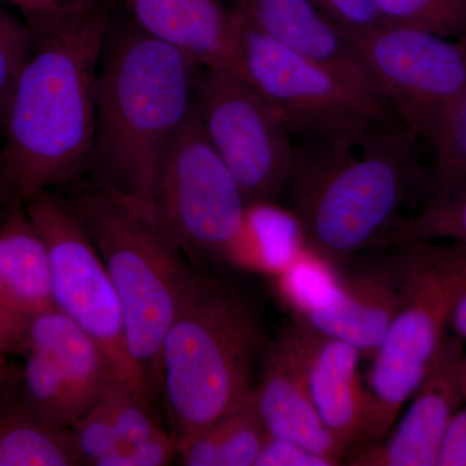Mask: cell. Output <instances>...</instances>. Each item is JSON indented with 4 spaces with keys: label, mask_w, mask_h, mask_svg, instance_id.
<instances>
[{
    "label": "cell",
    "mask_w": 466,
    "mask_h": 466,
    "mask_svg": "<svg viewBox=\"0 0 466 466\" xmlns=\"http://www.w3.org/2000/svg\"><path fill=\"white\" fill-rule=\"evenodd\" d=\"M343 30H364L381 24L373 0H312Z\"/></svg>",
    "instance_id": "1f68e13d"
},
{
    "label": "cell",
    "mask_w": 466,
    "mask_h": 466,
    "mask_svg": "<svg viewBox=\"0 0 466 466\" xmlns=\"http://www.w3.org/2000/svg\"><path fill=\"white\" fill-rule=\"evenodd\" d=\"M231 5L269 38L386 103L349 36L312 0H232Z\"/></svg>",
    "instance_id": "9a60e30c"
},
{
    "label": "cell",
    "mask_w": 466,
    "mask_h": 466,
    "mask_svg": "<svg viewBox=\"0 0 466 466\" xmlns=\"http://www.w3.org/2000/svg\"><path fill=\"white\" fill-rule=\"evenodd\" d=\"M11 351V342H9L7 330L0 324V352Z\"/></svg>",
    "instance_id": "8d00e7d4"
},
{
    "label": "cell",
    "mask_w": 466,
    "mask_h": 466,
    "mask_svg": "<svg viewBox=\"0 0 466 466\" xmlns=\"http://www.w3.org/2000/svg\"><path fill=\"white\" fill-rule=\"evenodd\" d=\"M269 339L244 291L196 269L161 350L159 394L177 455L250 400Z\"/></svg>",
    "instance_id": "277c9868"
},
{
    "label": "cell",
    "mask_w": 466,
    "mask_h": 466,
    "mask_svg": "<svg viewBox=\"0 0 466 466\" xmlns=\"http://www.w3.org/2000/svg\"><path fill=\"white\" fill-rule=\"evenodd\" d=\"M195 109L247 204L278 201L294 159L291 134L280 116L231 70L208 67L198 76Z\"/></svg>",
    "instance_id": "8fae6325"
},
{
    "label": "cell",
    "mask_w": 466,
    "mask_h": 466,
    "mask_svg": "<svg viewBox=\"0 0 466 466\" xmlns=\"http://www.w3.org/2000/svg\"><path fill=\"white\" fill-rule=\"evenodd\" d=\"M438 466H466V408L456 410L441 440Z\"/></svg>",
    "instance_id": "836d02e7"
},
{
    "label": "cell",
    "mask_w": 466,
    "mask_h": 466,
    "mask_svg": "<svg viewBox=\"0 0 466 466\" xmlns=\"http://www.w3.org/2000/svg\"><path fill=\"white\" fill-rule=\"evenodd\" d=\"M296 216L276 201L247 204L240 228L223 253L229 265L275 278L305 249Z\"/></svg>",
    "instance_id": "ffe728a7"
},
{
    "label": "cell",
    "mask_w": 466,
    "mask_h": 466,
    "mask_svg": "<svg viewBox=\"0 0 466 466\" xmlns=\"http://www.w3.org/2000/svg\"><path fill=\"white\" fill-rule=\"evenodd\" d=\"M274 280L276 290L285 305L289 306L291 315L299 317L323 305L332 296L339 269L306 247Z\"/></svg>",
    "instance_id": "cb8c5ba5"
},
{
    "label": "cell",
    "mask_w": 466,
    "mask_h": 466,
    "mask_svg": "<svg viewBox=\"0 0 466 466\" xmlns=\"http://www.w3.org/2000/svg\"><path fill=\"white\" fill-rule=\"evenodd\" d=\"M460 385H461L462 398H464V401H466V352H464L461 368H460Z\"/></svg>",
    "instance_id": "d590c367"
},
{
    "label": "cell",
    "mask_w": 466,
    "mask_h": 466,
    "mask_svg": "<svg viewBox=\"0 0 466 466\" xmlns=\"http://www.w3.org/2000/svg\"><path fill=\"white\" fill-rule=\"evenodd\" d=\"M61 2L70 11H82V9L95 7V5H99L108 0H61Z\"/></svg>",
    "instance_id": "e575fe53"
},
{
    "label": "cell",
    "mask_w": 466,
    "mask_h": 466,
    "mask_svg": "<svg viewBox=\"0 0 466 466\" xmlns=\"http://www.w3.org/2000/svg\"><path fill=\"white\" fill-rule=\"evenodd\" d=\"M17 398L52 424L70 429L81 419L69 386L45 355L25 351V364L17 380Z\"/></svg>",
    "instance_id": "603a6c76"
},
{
    "label": "cell",
    "mask_w": 466,
    "mask_h": 466,
    "mask_svg": "<svg viewBox=\"0 0 466 466\" xmlns=\"http://www.w3.org/2000/svg\"><path fill=\"white\" fill-rule=\"evenodd\" d=\"M110 23L104 2L32 32V51L12 92L0 150V186L12 201L25 204L90 167L97 69Z\"/></svg>",
    "instance_id": "6da1fadb"
},
{
    "label": "cell",
    "mask_w": 466,
    "mask_h": 466,
    "mask_svg": "<svg viewBox=\"0 0 466 466\" xmlns=\"http://www.w3.org/2000/svg\"><path fill=\"white\" fill-rule=\"evenodd\" d=\"M51 309L47 247L24 204L14 202L0 225V319L21 327Z\"/></svg>",
    "instance_id": "d6986e66"
},
{
    "label": "cell",
    "mask_w": 466,
    "mask_h": 466,
    "mask_svg": "<svg viewBox=\"0 0 466 466\" xmlns=\"http://www.w3.org/2000/svg\"><path fill=\"white\" fill-rule=\"evenodd\" d=\"M20 350L50 359L69 386L81 417L118 381L99 343L56 309L26 319Z\"/></svg>",
    "instance_id": "ac0fdd59"
},
{
    "label": "cell",
    "mask_w": 466,
    "mask_h": 466,
    "mask_svg": "<svg viewBox=\"0 0 466 466\" xmlns=\"http://www.w3.org/2000/svg\"><path fill=\"white\" fill-rule=\"evenodd\" d=\"M3 379H5V376H3V370L2 367H0V382L3 381Z\"/></svg>",
    "instance_id": "f35d334b"
},
{
    "label": "cell",
    "mask_w": 466,
    "mask_h": 466,
    "mask_svg": "<svg viewBox=\"0 0 466 466\" xmlns=\"http://www.w3.org/2000/svg\"><path fill=\"white\" fill-rule=\"evenodd\" d=\"M245 208L240 187L193 109L156 174V220L188 258H222L240 228Z\"/></svg>",
    "instance_id": "30bf717a"
},
{
    "label": "cell",
    "mask_w": 466,
    "mask_h": 466,
    "mask_svg": "<svg viewBox=\"0 0 466 466\" xmlns=\"http://www.w3.org/2000/svg\"><path fill=\"white\" fill-rule=\"evenodd\" d=\"M24 207L47 247L55 309L99 343L119 382L152 401L128 351L115 285L72 204L46 191Z\"/></svg>",
    "instance_id": "9c48e42d"
},
{
    "label": "cell",
    "mask_w": 466,
    "mask_h": 466,
    "mask_svg": "<svg viewBox=\"0 0 466 466\" xmlns=\"http://www.w3.org/2000/svg\"><path fill=\"white\" fill-rule=\"evenodd\" d=\"M428 195L466 180V88L434 144Z\"/></svg>",
    "instance_id": "4316f807"
},
{
    "label": "cell",
    "mask_w": 466,
    "mask_h": 466,
    "mask_svg": "<svg viewBox=\"0 0 466 466\" xmlns=\"http://www.w3.org/2000/svg\"><path fill=\"white\" fill-rule=\"evenodd\" d=\"M106 263L124 312L126 339L150 400L161 388V350L195 275L157 220L121 193L97 186L70 202Z\"/></svg>",
    "instance_id": "5b68a950"
},
{
    "label": "cell",
    "mask_w": 466,
    "mask_h": 466,
    "mask_svg": "<svg viewBox=\"0 0 466 466\" xmlns=\"http://www.w3.org/2000/svg\"><path fill=\"white\" fill-rule=\"evenodd\" d=\"M177 456V444L167 429L128 446H119L96 466H164Z\"/></svg>",
    "instance_id": "4dcf8cb0"
},
{
    "label": "cell",
    "mask_w": 466,
    "mask_h": 466,
    "mask_svg": "<svg viewBox=\"0 0 466 466\" xmlns=\"http://www.w3.org/2000/svg\"><path fill=\"white\" fill-rule=\"evenodd\" d=\"M381 24L459 38L466 33V0H373Z\"/></svg>",
    "instance_id": "d4e9b609"
},
{
    "label": "cell",
    "mask_w": 466,
    "mask_h": 466,
    "mask_svg": "<svg viewBox=\"0 0 466 466\" xmlns=\"http://www.w3.org/2000/svg\"><path fill=\"white\" fill-rule=\"evenodd\" d=\"M339 465L324 456L309 452L294 441L268 434L256 466H334Z\"/></svg>",
    "instance_id": "d6a6232c"
},
{
    "label": "cell",
    "mask_w": 466,
    "mask_h": 466,
    "mask_svg": "<svg viewBox=\"0 0 466 466\" xmlns=\"http://www.w3.org/2000/svg\"><path fill=\"white\" fill-rule=\"evenodd\" d=\"M291 323L305 358L312 403L346 458L360 441L370 415V394L359 375L361 354L303 321Z\"/></svg>",
    "instance_id": "2e32d148"
},
{
    "label": "cell",
    "mask_w": 466,
    "mask_h": 466,
    "mask_svg": "<svg viewBox=\"0 0 466 466\" xmlns=\"http://www.w3.org/2000/svg\"><path fill=\"white\" fill-rule=\"evenodd\" d=\"M415 137L397 122L294 147L287 188L306 247L334 268L380 247L417 193L428 192Z\"/></svg>",
    "instance_id": "7a4b0ae2"
},
{
    "label": "cell",
    "mask_w": 466,
    "mask_h": 466,
    "mask_svg": "<svg viewBox=\"0 0 466 466\" xmlns=\"http://www.w3.org/2000/svg\"><path fill=\"white\" fill-rule=\"evenodd\" d=\"M222 466H256L268 431L259 415L254 395L223 417Z\"/></svg>",
    "instance_id": "484cf974"
},
{
    "label": "cell",
    "mask_w": 466,
    "mask_h": 466,
    "mask_svg": "<svg viewBox=\"0 0 466 466\" xmlns=\"http://www.w3.org/2000/svg\"><path fill=\"white\" fill-rule=\"evenodd\" d=\"M70 434L82 465L96 466L101 459L118 449V435L106 395L70 428Z\"/></svg>",
    "instance_id": "f546056e"
},
{
    "label": "cell",
    "mask_w": 466,
    "mask_h": 466,
    "mask_svg": "<svg viewBox=\"0 0 466 466\" xmlns=\"http://www.w3.org/2000/svg\"><path fill=\"white\" fill-rule=\"evenodd\" d=\"M401 274L400 308L372 359L370 415L355 455L390 431L440 350L451 312L466 281V247L447 241L395 245Z\"/></svg>",
    "instance_id": "8992f818"
},
{
    "label": "cell",
    "mask_w": 466,
    "mask_h": 466,
    "mask_svg": "<svg viewBox=\"0 0 466 466\" xmlns=\"http://www.w3.org/2000/svg\"><path fill=\"white\" fill-rule=\"evenodd\" d=\"M392 254L391 258L354 269L339 268L332 296L293 319L354 346L361 358H375L400 308V265L397 250Z\"/></svg>",
    "instance_id": "5bb4252c"
},
{
    "label": "cell",
    "mask_w": 466,
    "mask_h": 466,
    "mask_svg": "<svg viewBox=\"0 0 466 466\" xmlns=\"http://www.w3.org/2000/svg\"><path fill=\"white\" fill-rule=\"evenodd\" d=\"M106 400L112 410L119 446L137 443L161 431L150 412V401L124 383H113Z\"/></svg>",
    "instance_id": "f1b7e54d"
},
{
    "label": "cell",
    "mask_w": 466,
    "mask_h": 466,
    "mask_svg": "<svg viewBox=\"0 0 466 466\" xmlns=\"http://www.w3.org/2000/svg\"><path fill=\"white\" fill-rule=\"evenodd\" d=\"M3 200H8L11 202H15V201H12L11 198H8L7 193H5V189H3V187L0 186V202H2Z\"/></svg>",
    "instance_id": "74e56055"
},
{
    "label": "cell",
    "mask_w": 466,
    "mask_h": 466,
    "mask_svg": "<svg viewBox=\"0 0 466 466\" xmlns=\"http://www.w3.org/2000/svg\"><path fill=\"white\" fill-rule=\"evenodd\" d=\"M343 32L395 118L433 148L466 88V33L449 38L388 24Z\"/></svg>",
    "instance_id": "ba28073f"
},
{
    "label": "cell",
    "mask_w": 466,
    "mask_h": 466,
    "mask_svg": "<svg viewBox=\"0 0 466 466\" xmlns=\"http://www.w3.org/2000/svg\"><path fill=\"white\" fill-rule=\"evenodd\" d=\"M253 395L269 434L339 464L345 460V452L312 403L305 358L293 323L269 339L260 358Z\"/></svg>",
    "instance_id": "4fadbf2b"
},
{
    "label": "cell",
    "mask_w": 466,
    "mask_h": 466,
    "mask_svg": "<svg viewBox=\"0 0 466 466\" xmlns=\"http://www.w3.org/2000/svg\"><path fill=\"white\" fill-rule=\"evenodd\" d=\"M410 241H447L466 247V180L429 192L419 211L401 219L380 247Z\"/></svg>",
    "instance_id": "7402d4cb"
},
{
    "label": "cell",
    "mask_w": 466,
    "mask_h": 466,
    "mask_svg": "<svg viewBox=\"0 0 466 466\" xmlns=\"http://www.w3.org/2000/svg\"><path fill=\"white\" fill-rule=\"evenodd\" d=\"M200 66L130 18L110 23L96 76L90 167L150 216L159 164L195 109Z\"/></svg>",
    "instance_id": "3957f363"
},
{
    "label": "cell",
    "mask_w": 466,
    "mask_h": 466,
    "mask_svg": "<svg viewBox=\"0 0 466 466\" xmlns=\"http://www.w3.org/2000/svg\"><path fill=\"white\" fill-rule=\"evenodd\" d=\"M82 465L70 429L47 421L17 397L0 401V466Z\"/></svg>",
    "instance_id": "44dd1931"
},
{
    "label": "cell",
    "mask_w": 466,
    "mask_h": 466,
    "mask_svg": "<svg viewBox=\"0 0 466 466\" xmlns=\"http://www.w3.org/2000/svg\"><path fill=\"white\" fill-rule=\"evenodd\" d=\"M33 46V34L26 23H20L0 5V133L12 92L25 66Z\"/></svg>",
    "instance_id": "83f0119b"
},
{
    "label": "cell",
    "mask_w": 466,
    "mask_h": 466,
    "mask_svg": "<svg viewBox=\"0 0 466 466\" xmlns=\"http://www.w3.org/2000/svg\"><path fill=\"white\" fill-rule=\"evenodd\" d=\"M233 14L231 72L268 103L290 134L305 140L355 137L395 118L388 104L328 67L284 47L251 26L235 9Z\"/></svg>",
    "instance_id": "52a82bcc"
},
{
    "label": "cell",
    "mask_w": 466,
    "mask_h": 466,
    "mask_svg": "<svg viewBox=\"0 0 466 466\" xmlns=\"http://www.w3.org/2000/svg\"><path fill=\"white\" fill-rule=\"evenodd\" d=\"M128 18L208 69H232L235 14L226 0H122Z\"/></svg>",
    "instance_id": "e0dca14e"
},
{
    "label": "cell",
    "mask_w": 466,
    "mask_h": 466,
    "mask_svg": "<svg viewBox=\"0 0 466 466\" xmlns=\"http://www.w3.org/2000/svg\"><path fill=\"white\" fill-rule=\"evenodd\" d=\"M461 339L444 337L415 400L381 441L349 456L354 466H434L451 419L464 401L460 368L464 357Z\"/></svg>",
    "instance_id": "7c38bea8"
}]
</instances>
